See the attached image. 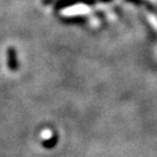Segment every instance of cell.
<instances>
[{
  "instance_id": "6da1fadb",
  "label": "cell",
  "mask_w": 157,
  "mask_h": 157,
  "mask_svg": "<svg viewBox=\"0 0 157 157\" xmlns=\"http://www.w3.org/2000/svg\"><path fill=\"white\" fill-rule=\"evenodd\" d=\"M7 61H8V67L10 68L11 71H15L19 67V62H17V52L13 47H9L7 50Z\"/></svg>"
},
{
  "instance_id": "7a4b0ae2",
  "label": "cell",
  "mask_w": 157,
  "mask_h": 157,
  "mask_svg": "<svg viewBox=\"0 0 157 157\" xmlns=\"http://www.w3.org/2000/svg\"><path fill=\"white\" fill-rule=\"evenodd\" d=\"M56 143H57V137L54 136V137H49L47 141L43 142V145H44L45 147H47V148H52V146L56 145Z\"/></svg>"
}]
</instances>
